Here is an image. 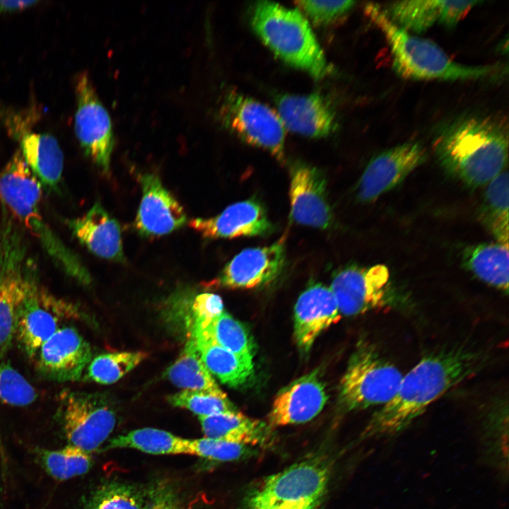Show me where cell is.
I'll return each instance as SVG.
<instances>
[{"instance_id":"cell-1","label":"cell","mask_w":509,"mask_h":509,"mask_svg":"<svg viewBox=\"0 0 509 509\" xmlns=\"http://www.w3.org/2000/svg\"><path fill=\"white\" fill-rule=\"evenodd\" d=\"M486 351L457 345L431 353L403 375L394 397L374 415L370 431L395 432L410 423L450 389L486 364Z\"/></svg>"},{"instance_id":"cell-2","label":"cell","mask_w":509,"mask_h":509,"mask_svg":"<svg viewBox=\"0 0 509 509\" xmlns=\"http://www.w3.org/2000/svg\"><path fill=\"white\" fill-rule=\"evenodd\" d=\"M434 148L450 173L469 186H482L502 172L507 163L508 127L492 117H463L440 132Z\"/></svg>"},{"instance_id":"cell-3","label":"cell","mask_w":509,"mask_h":509,"mask_svg":"<svg viewBox=\"0 0 509 509\" xmlns=\"http://www.w3.org/2000/svg\"><path fill=\"white\" fill-rule=\"evenodd\" d=\"M364 11L384 35L390 49L393 69L404 78L476 81L486 79L495 71L492 66L457 63L436 43L398 26L377 4H366Z\"/></svg>"},{"instance_id":"cell-4","label":"cell","mask_w":509,"mask_h":509,"mask_svg":"<svg viewBox=\"0 0 509 509\" xmlns=\"http://www.w3.org/2000/svg\"><path fill=\"white\" fill-rule=\"evenodd\" d=\"M250 22L264 44L284 62L317 79L331 72L308 20L298 9L258 1L252 8Z\"/></svg>"},{"instance_id":"cell-5","label":"cell","mask_w":509,"mask_h":509,"mask_svg":"<svg viewBox=\"0 0 509 509\" xmlns=\"http://www.w3.org/2000/svg\"><path fill=\"white\" fill-rule=\"evenodd\" d=\"M42 184L32 173L18 149L0 172V201L66 271L80 281L88 283V271L42 217Z\"/></svg>"},{"instance_id":"cell-6","label":"cell","mask_w":509,"mask_h":509,"mask_svg":"<svg viewBox=\"0 0 509 509\" xmlns=\"http://www.w3.org/2000/svg\"><path fill=\"white\" fill-rule=\"evenodd\" d=\"M330 474L323 455L305 458L252 487L245 498V509H322Z\"/></svg>"},{"instance_id":"cell-7","label":"cell","mask_w":509,"mask_h":509,"mask_svg":"<svg viewBox=\"0 0 509 509\" xmlns=\"http://www.w3.org/2000/svg\"><path fill=\"white\" fill-rule=\"evenodd\" d=\"M403 375L369 343L351 356L339 383V401L346 411L385 405L395 395Z\"/></svg>"},{"instance_id":"cell-8","label":"cell","mask_w":509,"mask_h":509,"mask_svg":"<svg viewBox=\"0 0 509 509\" xmlns=\"http://www.w3.org/2000/svg\"><path fill=\"white\" fill-rule=\"evenodd\" d=\"M59 418L68 444L88 453L107 440L115 413L102 395L64 390L59 394Z\"/></svg>"},{"instance_id":"cell-9","label":"cell","mask_w":509,"mask_h":509,"mask_svg":"<svg viewBox=\"0 0 509 509\" xmlns=\"http://www.w3.org/2000/svg\"><path fill=\"white\" fill-rule=\"evenodd\" d=\"M218 116L222 124L244 141L283 159L284 127L266 105L230 90L223 97Z\"/></svg>"},{"instance_id":"cell-10","label":"cell","mask_w":509,"mask_h":509,"mask_svg":"<svg viewBox=\"0 0 509 509\" xmlns=\"http://www.w3.org/2000/svg\"><path fill=\"white\" fill-rule=\"evenodd\" d=\"M79 317L77 308L33 282L19 308L15 337L30 358L64 323Z\"/></svg>"},{"instance_id":"cell-11","label":"cell","mask_w":509,"mask_h":509,"mask_svg":"<svg viewBox=\"0 0 509 509\" xmlns=\"http://www.w3.org/2000/svg\"><path fill=\"white\" fill-rule=\"evenodd\" d=\"M75 85L76 137L85 153L107 174L115 142L110 116L87 73L80 74Z\"/></svg>"},{"instance_id":"cell-12","label":"cell","mask_w":509,"mask_h":509,"mask_svg":"<svg viewBox=\"0 0 509 509\" xmlns=\"http://www.w3.org/2000/svg\"><path fill=\"white\" fill-rule=\"evenodd\" d=\"M33 282L24 272L17 237L6 230L0 240V352L15 337L18 312Z\"/></svg>"},{"instance_id":"cell-13","label":"cell","mask_w":509,"mask_h":509,"mask_svg":"<svg viewBox=\"0 0 509 509\" xmlns=\"http://www.w3.org/2000/svg\"><path fill=\"white\" fill-rule=\"evenodd\" d=\"M389 283L390 271L385 265L350 267L334 275L329 288L341 314L354 316L385 305Z\"/></svg>"},{"instance_id":"cell-14","label":"cell","mask_w":509,"mask_h":509,"mask_svg":"<svg viewBox=\"0 0 509 509\" xmlns=\"http://www.w3.org/2000/svg\"><path fill=\"white\" fill-rule=\"evenodd\" d=\"M426 158L425 148L417 142H406L389 148L373 158L357 187L363 202L376 200L404 180Z\"/></svg>"},{"instance_id":"cell-15","label":"cell","mask_w":509,"mask_h":509,"mask_svg":"<svg viewBox=\"0 0 509 509\" xmlns=\"http://www.w3.org/2000/svg\"><path fill=\"white\" fill-rule=\"evenodd\" d=\"M34 359L45 377L58 382L76 381L90 362L91 351L75 328L64 326L41 345Z\"/></svg>"},{"instance_id":"cell-16","label":"cell","mask_w":509,"mask_h":509,"mask_svg":"<svg viewBox=\"0 0 509 509\" xmlns=\"http://www.w3.org/2000/svg\"><path fill=\"white\" fill-rule=\"evenodd\" d=\"M289 197L291 214L296 222L322 229L331 226L333 218L327 182L320 170L300 161L293 163Z\"/></svg>"},{"instance_id":"cell-17","label":"cell","mask_w":509,"mask_h":509,"mask_svg":"<svg viewBox=\"0 0 509 509\" xmlns=\"http://www.w3.org/2000/svg\"><path fill=\"white\" fill-rule=\"evenodd\" d=\"M142 197L135 219V228L144 237H159L184 226L187 214L176 198L163 185L158 175H140Z\"/></svg>"},{"instance_id":"cell-18","label":"cell","mask_w":509,"mask_h":509,"mask_svg":"<svg viewBox=\"0 0 509 509\" xmlns=\"http://www.w3.org/2000/svg\"><path fill=\"white\" fill-rule=\"evenodd\" d=\"M285 257L284 238L268 246L245 249L225 266L218 283L230 288H252L266 285L280 274Z\"/></svg>"},{"instance_id":"cell-19","label":"cell","mask_w":509,"mask_h":509,"mask_svg":"<svg viewBox=\"0 0 509 509\" xmlns=\"http://www.w3.org/2000/svg\"><path fill=\"white\" fill-rule=\"evenodd\" d=\"M328 397L317 372L305 375L276 396L269 414L271 426L308 422L324 408Z\"/></svg>"},{"instance_id":"cell-20","label":"cell","mask_w":509,"mask_h":509,"mask_svg":"<svg viewBox=\"0 0 509 509\" xmlns=\"http://www.w3.org/2000/svg\"><path fill=\"white\" fill-rule=\"evenodd\" d=\"M341 315L329 287L317 283L304 291L294 309V337L300 351L308 353L319 335L337 323Z\"/></svg>"},{"instance_id":"cell-21","label":"cell","mask_w":509,"mask_h":509,"mask_svg":"<svg viewBox=\"0 0 509 509\" xmlns=\"http://www.w3.org/2000/svg\"><path fill=\"white\" fill-rule=\"evenodd\" d=\"M189 225L210 239L264 235L273 228L264 208L255 199L230 204L213 217L194 218Z\"/></svg>"},{"instance_id":"cell-22","label":"cell","mask_w":509,"mask_h":509,"mask_svg":"<svg viewBox=\"0 0 509 509\" xmlns=\"http://www.w3.org/2000/svg\"><path fill=\"white\" fill-rule=\"evenodd\" d=\"M278 115L290 131L312 138L327 136L337 127L336 113L322 95L283 94L277 97Z\"/></svg>"},{"instance_id":"cell-23","label":"cell","mask_w":509,"mask_h":509,"mask_svg":"<svg viewBox=\"0 0 509 509\" xmlns=\"http://www.w3.org/2000/svg\"><path fill=\"white\" fill-rule=\"evenodd\" d=\"M74 235L101 258L124 262L120 226L99 202L81 216L69 221Z\"/></svg>"},{"instance_id":"cell-24","label":"cell","mask_w":509,"mask_h":509,"mask_svg":"<svg viewBox=\"0 0 509 509\" xmlns=\"http://www.w3.org/2000/svg\"><path fill=\"white\" fill-rule=\"evenodd\" d=\"M32 173L42 185L56 187L62 179L64 156L57 140L51 134L21 130L13 134Z\"/></svg>"},{"instance_id":"cell-25","label":"cell","mask_w":509,"mask_h":509,"mask_svg":"<svg viewBox=\"0 0 509 509\" xmlns=\"http://www.w3.org/2000/svg\"><path fill=\"white\" fill-rule=\"evenodd\" d=\"M204 437L245 445H266L271 438V426L240 411L199 417Z\"/></svg>"},{"instance_id":"cell-26","label":"cell","mask_w":509,"mask_h":509,"mask_svg":"<svg viewBox=\"0 0 509 509\" xmlns=\"http://www.w3.org/2000/svg\"><path fill=\"white\" fill-rule=\"evenodd\" d=\"M201 359L208 370L222 383L234 388L242 387L254 377V363L199 334H193Z\"/></svg>"},{"instance_id":"cell-27","label":"cell","mask_w":509,"mask_h":509,"mask_svg":"<svg viewBox=\"0 0 509 509\" xmlns=\"http://www.w3.org/2000/svg\"><path fill=\"white\" fill-rule=\"evenodd\" d=\"M468 269L481 281L508 292V245L481 244L468 248L464 255Z\"/></svg>"},{"instance_id":"cell-28","label":"cell","mask_w":509,"mask_h":509,"mask_svg":"<svg viewBox=\"0 0 509 509\" xmlns=\"http://www.w3.org/2000/svg\"><path fill=\"white\" fill-rule=\"evenodd\" d=\"M177 387L227 397L204 365L194 339L191 337L176 361L165 372Z\"/></svg>"},{"instance_id":"cell-29","label":"cell","mask_w":509,"mask_h":509,"mask_svg":"<svg viewBox=\"0 0 509 509\" xmlns=\"http://www.w3.org/2000/svg\"><path fill=\"white\" fill-rule=\"evenodd\" d=\"M192 333L209 339L247 362L254 363L255 345L250 334L242 324L225 311L204 327L193 329Z\"/></svg>"},{"instance_id":"cell-30","label":"cell","mask_w":509,"mask_h":509,"mask_svg":"<svg viewBox=\"0 0 509 509\" xmlns=\"http://www.w3.org/2000/svg\"><path fill=\"white\" fill-rule=\"evenodd\" d=\"M188 440L161 429L143 428L110 439L105 450L133 448L152 455H189Z\"/></svg>"},{"instance_id":"cell-31","label":"cell","mask_w":509,"mask_h":509,"mask_svg":"<svg viewBox=\"0 0 509 509\" xmlns=\"http://www.w3.org/2000/svg\"><path fill=\"white\" fill-rule=\"evenodd\" d=\"M508 173L503 171L487 184L481 219L497 242L508 245Z\"/></svg>"},{"instance_id":"cell-32","label":"cell","mask_w":509,"mask_h":509,"mask_svg":"<svg viewBox=\"0 0 509 509\" xmlns=\"http://www.w3.org/2000/svg\"><path fill=\"white\" fill-rule=\"evenodd\" d=\"M443 1H400L385 10L398 26L412 33H422L436 22L441 23Z\"/></svg>"},{"instance_id":"cell-33","label":"cell","mask_w":509,"mask_h":509,"mask_svg":"<svg viewBox=\"0 0 509 509\" xmlns=\"http://www.w3.org/2000/svg\"><path fill=\"white\" fill-rule=\"evenodd\" d=\"M146 491L132 484L106 481L86 498L83 509H145Z\"/></svg>"},{"instance_id":"cell-34","label":"cell","mask_w":509,"mask_h":509,"mask_svg":"<svg viewBox=\"0 0 509 509\" xmlns=\"http://www.w3.org/2000/svg\"><path fill=\"white\" fill-rule=\"evenodd\" d=\"M37 453L46 472L58 481L83 475L92 465L90 453L69 444L57 450L39 449Z\"/></svg>"},{"instance_id":"cell-35","label":"cell","mask_w":509,"mask_h":509,"mask_svg":"<svg viewBox=\"0 0 509 509\" xmlns=\"http://www.w3.org/2000/svg\"><path fill=\"white\" fill-rule=\"evenodd\" d=\"M147 356L142 351L113 352L100 354L90 361L88 375L100 384H112L134 369Z\"/></svg>"},{"instance_id":"cell-36","label":"cell","mask_w":509,"mask_h":509,"mask_svg":"<svg viewBox=\"0 0 509 509\" xmlns=\"http://www.w3.org/2000/svg\"><path fill=\"white\" fill-rule=\"evenodd\" d=\"M175 406L187 409L198 416H208L239 410L228 399L205 392L183 390L168 397Z\"/></svg>"},{"instance_id":"cell-37","label":"cell","mask_w":509,"mask_h":509,"mask_svg":"<svg viewBox=\"0 0 509 509\" xmlns=\"http://www.w3.org/2000/svg\"><path fill=\"white\" fill-rule=\"evenodd\" d=\"M36 397L31 384L0 358V404L24 406L33 403Z\"/></svg>"},{"instance_id":"cell-38","label":"cell","mask_w":509,"mask_h":509,"mask_svg":"<svg viewBox=\"0 0 509 509\" xmlns=\"http://www.w3.org/2000/svg\"><path fill=\"white\" fill-rule=\"evenodd\" d=\"M189 455L218 462L236 461L250 456L253 450L247 445L220 439H189Z\"/></svg>"},{"instance_id":"cell-39","label":"cell","mask_w":509,"mask_h":509,"mask_svg":"<svg viewBox=\"0 0 509 509\" xmlns=\"http://www.w3.org/2000/svg\"><path fill=\"white\" fill-rule=\"evenodd\" d=\"M310 18L317 25H327L344 16L355 5L353 1H296Z\"/></svg>"},{"instance_id":"cell-40","label":"cell","mask_w":509,"mask_h":509,"mask_svg":"<svg viewBox=\"0 0 509 509\" xmlns=\"http://www.w3.org/2000/svg\"><path fill=\"white\" fill-rule=\"evenodd\" d=\"M145 509H193L169 483L161 481L146 491Z\"/></svg>"},{"instance_id":"cell-41","label":"cell","mask_w":509,"mask_h":509,"mask_svg":"<svg viewBox=\"0 0 509 509\" xmlns=\"http://www.w3.org/2000/svg\"><path fill=\"white\" fill-rule=\"evenodd\" d=\"M224 311L221 298L214 293L197 294L192 302L194 317L193 329H201L215 317Z\"/></svg>"},{"instance_id":"cell-42","label":"cell","mask_w":509,"mask_h":509,"mask_svg":"<svg viewBox=\"0 0 509 509\" xmlns=\"http://www.w3.org/2000/svg\"><path fill=\"white\" fill-rule=\"evenodd\" d=\"M37 1H2L0 0V12L21 10L37 3Z\"/></svg>"}]
</instances>
